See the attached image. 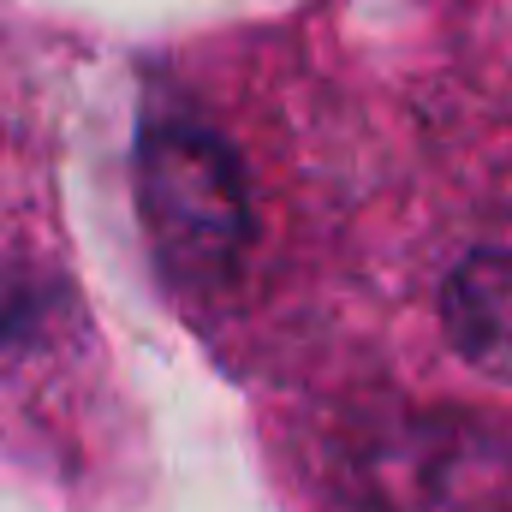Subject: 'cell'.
I'll use <instances>...</instances> for the list:
<instances>
[{
  "label": "cell",
  "mask_w": 512,
  "mask_h": 512,
  "mask_svg": "<svg viewBox=\"0 0 512 512\" xmlns=\"http://www.w3.org/2000/svg\"><path fill=\"white\" fill-rule=\"evenodd\" d=\"M137 203H143V227H149L155 251L185 280L221 274L251 233L239 161L227 155L221 137L179 126V120L149 126V137H143Z\"/></svg>",
  "instance_id": "cell-1"
},
{
  "label": "cell",
  "mask_w": 512,
  "mask_h": 512,
  "mask_svg": "<svg viewBox=\"0 0 512 512\" xmlns=\"http://www.w3.org/2000/svg\"><path fill=\"white\" fill-rule=\"evenodd\" d=\"M447 340L495 382H512V245L465 256L447 280Z\"/></svg>",
  "instance_id": "cell-2"
}]
</instances>
